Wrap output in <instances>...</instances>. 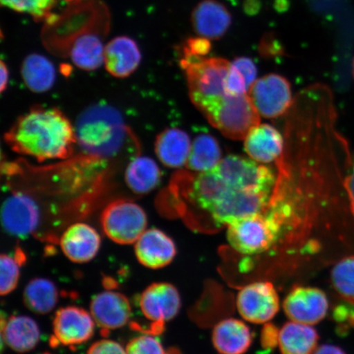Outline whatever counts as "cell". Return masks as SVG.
<instances>
[{"instance_id":"obj_16","label":"cell","mask_w":354,"mask_h":354,"mask_svg":"<svg viewBox=\"0 0 354 354\" xmlns=\"http://www.w3.org/2000/svg\"><path fill=\"white\" fill-rule=\"evenodd\" d=\"M190 20L194 32L211 41L221 39L228 32L232 17L218 0H203L194 8Z\"/></svg>"},{"instance_id":"obj_41","label":"cell","mask_w":354,"mask_h":354,"mask_svg":"<svg viewBox=\"0 0 354 354\" xmlns=\"http://www.w3.org/2000/svg\"><path fill=\"white\" fill-rule=\"evenodd\" d=\"M167 354H180L178 351H176V349H171V351H169Z\"/></svg>"},{"instance_id":"obj_33","label":"cell","mask_w":354,"mask_h":354,"mask_svg":"<svg viewBox=\"0 0 354 354\" xmlns=\"http://www.w3.org/2000/svg\"><path fill=\"white\" fill-rule=\"evenodd\" d=\"M248 91H249V87L245 77L232 63L227 81H225V92L228 95L237 96L248 94Z\"/></svg>"},{"instance_id":"obj_11","label":"cell","mask_w":354,"mask_h":354,"mask_svg":"<svg viewBox=\"0 0 354 354\" xmlns=\"http://www.w3.org/2000/svg\"><path fill=\"white\" fill-rule=\"evenodd\" d=\"M41 209L35 199L25 192H15L3 202L2 225L10 236L26 239L32 234L41 223Z\"/></svg>"},{"instance_id":"obj_42","label":"cell","mask_w":354,"mask_h":354,"mask_svg":"<svg viewBox=\"0 0 354 354\" xmlns=\"http://www.w3.org/2000/svg\"><path fill=\"white\" fill-rule=\"evenodd\" d=\"M353 77H354V60H353Z\"/></svg>"},{"instance_id":"obj_3","label":"cell","mask_w":354,"mask_h":354,"mask_svg":"<svg viewBox=\"0 0 354 354\" xmlns=\"http://www.w3.org/2000/svg\"><path fill=\"white\" fill-rule=\"evenodd\" d=\"M74 127L80 148L92 158H117L133 138L122 113L107 103L88 106L80 113Z\"/></svg>"},{"instance_id":"obj_14","label":"cell","mask_w":354,"mask_h":354,"mask_svg":"<svg viewBox=\"0 0 354 354\" xmlns=\"http://www.w3.org/2000/svg\"><path fill=\"white\" fill-rule=\"evenodd\" d=\"M91 313L102 331L109 333L127 324L131 316L129 299L115 291H104L93 298Z\"/></svg>"},{"instance_id":"obj_34","label":"cell","mask_w":354,"mask_h":354,"mask_svg":"<svg viewBox=\"0 0 354 354\" xmlns=\"http://www.w3.org/2000/svg\"><path fill=\"white\" fill-rule=\"evenodd\" d=\"M210 39L203 37H192L185 42L183 52L197 57H206L211 51Z\"/></svg>"},{"instance_id":"obj_2","label":"cell","mask_w":354,"mask_h":354,"mask_svg":"<svg viewBox=\"0 0 354 354\" xmlns=\"http://www.w3.org/2000/svg\"><path fill=\"white\" fill-rule=\"evenodd\" d=\"M13 151L38 162L66 159L77 144L75 127L56 108L34 107L21 115L6 133Z\"/></svg>"},{"instance_id":"obj_12","label":"cell","mask_w":354,"mask_h":354,"mask_svg":"<svg viewBox=\"0 0 354 354\" xmlns=\"http://www.w3.org/2000/svg\"><path fill=\"white\" fill-rule=\"evenodd\" d=\"M283 308L291 321L313 326L324 319L329 302L326 295L320 289L297 286L286 296Z\"/></svg>"},{"instance_id":"obj_24","label":"cell","mask_w":354,"mask_h":354,"mask_svg":"<svg viewBox=\"0 0 354 354\" xmlns=\"http://www.w3.org/2000/svg\"><path fill=\"white\" fill-rule=\"evenodd\" d=\"M25 86L37 94L50 91L56 81L54 64L46 56L33 53L25 57L21 66Z\"/></svg>"},{"instance_id":"obj_15","label":"cell","mask_w":354,"mask_h":354,"mask_svg":"<svg viewBox=\"0 0 354 354\" xmlns=\"http://www.w3.org/2000/svg\"><path fill=\"white\" fill-rule=\"evenodd\" d=\"M142 60L138 44L126 35L115 37L105 44L104 64L107 72L116 78H126L134 73Z\"/></svg>"},{"instance_id":"obj_35","label":"cell","mask_w":354,"mask_h":354,"mask_svg":"<svg viewBox=\"0 0 354 354\" xmlns=\"http://www.w3.org/2000/svg\"><path fill=\"white\" fill-rule=\"evenodd\" d=\"M232 64L242 73L250 90L252 85L257 81V68L254 62L249 57H241L234 59Z\"/></svg>"},{"instance_id":"obj_22","label":"cell","mask_w":354,"mask_h":354,"mask_svg":"<svg viewBox=\"0 0 354 354\" xmlns=\"http://www.w3.org/2000/svg\"><path fill=\"white\" fill-rule=\"evenodd\" d=\"M212 339L221 354H245L252 344L249 326L234 318L218 322L212 331Z\"/></svg>"},{"instance_id":"obj_27","label":"cell","mask_w":354,"mask_h":354,"mask_svg":"<svg viewBox=\"0 0 354 354\" xmlns=\"http://www.w3.org/2000/svg\"><path fill=\"white\" fill-rule=\"evenodd\" d=\"M59 296L54 282L46 278H35L26 286L24 299L30 311L44 315L55 308Z\"/></svg>"},{"instance_id":"obj_32","label":"cell","mask_w":354,"mask_h":354,"mask_svg":"<svg viewBox=\"0 0 354 354\" xmlns=\"http://www.w3.org/2000/svg\"><path fill=\"white\" fill-rule=\"evenodd\" d=\"M126 351L127 354H167L161 342L149 335H140L131 339Z\"/></svg>"},{"instance_id":"obj_28","label":"cell","mask_w":354,"mask_h":354,"mask_svg":"<svg viewBox=\"0 0 354 354\" xmlns=\"http://www.w3.org/2000/svg\"><path fill=\"white\" fill-rule=\"evenodd\" d=\"M221 161L220 145L214 136L199 135L193 141L187 162L189 170L205 172L214 169Z\"/></svg>"},{"instance_id":"obj_21","label":"cell","mask_w":354,"mask_h":354,"mask_svg":"<svg viewBox=\"0 0 354 354\" xmlns=\"http://www.w3.org/2000/svg\"><path fill=\"white\" fill-rule=\"evenodd\" d=\"M2 343L17 353L32 351L39 342V326L32 318L26 316H12L1 318Z\"/></svg>"},{"instance_id":"obj_36","label":"cell","mask_w":354,"mask_h":354,"mask_svg":"<svg viewBox=\"0 0 354 354\" xmlns=\"http://www.w3.org/2000/svg\"><path fill=\"white\" fill-rule=\"evenodd\" d=\"M87 354H127V351L114 340L102 339L93 344Z\"/></svg>"},{"instance_id":"obj_7","label":"cell","mask_w":354,"mask_h":354,"mask_svg":"<svg viewBox=\"0 0 354 354\" xmlns=\"http://www.w3.org/2000/svg\"><path fill=\"white\" fill-rule=\"evenodd\" d=\"M101 225L106 236L119 245H131L139 240L147 227L145 210L128 199L109 203L101 214Z\"/></svg>"},{"instance_id":"obj_26","label":"cell","mask_w":354,"mask_h":354,"mask_svg":"<svg viewBox=\"0 0 354 354\" xmlns=\"http://www.w3.org/2000/svg\"><path fill=\"white\" fill-rule=\"evenodd\" d=\"M161 171L153 159L146 156L132 158L125 171V181L132 192L148 194L158 187Z\"/></svg>"},{"instance_id":"obj_8","label":"cell","mask_w":354,"mask_h":354,"mask_svg":"<svg viewBox=\"0 0 354 354\" xmlns=\"http://www.w3.org/2000/svg\"><path fill=\"white\" fill-rule=\"evenodd\" d=\"M248 95L260 116L266 118L281 117L289 110L293 101L289 82L277 74L257 80Z\"/></svg>"},{"instance_id":"obj_1","label":"cell","mask_w":354,"mask_h":354,"mask_svg":"<svg viewBox=\"0 0 354 354\" xmlns=\"http://www.w3.org/2000/svg\"><path fill=\"white\" fill-rule=\"evenodd\" d=\"M271 168L252 159L230 155L214 169L190 179L185 198L192 214L210 224V232L268 209L276 188Z\"/></svg>"},{"instance_id":"obj_19","label":"cell","mask_w":354,"mask_h":354,"mask_svg":"<svg viewBox=\"0 0 354 354\" xmlns=\"http://www.w3.org/2000/svg\"><path fill=\"white\" fill-rule=\"evenodd\" d=\"M107 29H96L79 35L69 44L66 54L73 64L86 72H92L104 64V37Z\"/></svg>"},{"instance_id":"obj_40","label":"cell","mask_w":354,"mask_h":354,"mask_svg":"<svg viewBox=\"0 0 354 354\" xmlns=\"http://www.w3.org/2000/svg\"><path fill=\"white\" fill-rule=\"evenodd\" d=\"M0 68H1V88H0V91L3 93L7 88L8 80H10V71H8V66L3 60Z\"/></svg>"},{"instance_id":"obj_5","label":"cell","mask_w":354,"mask_h":354,"mask_svg":"<svg viewBox=\"0 0 354 354\" xmlns=\"http://www.w3.org/2000/svg\"><path fill=\"white\" fill-rule=\"evenodd\" d=\"M183 53L180 66L187 76L190 100L203 113L228 95L225 81L232 63L223 57H203Z\"/></svg>"},{"instance_id":"obj_20","label":"cell","mask_w":354,"mask_h":354,"mask_svg":"<svg viewBox=\"0 0 354 354\" xmlns=\"http://www.w3.org/2000/svg\"><path fill=\"white\" fill-rule=\"evenodd\" d=\"M243 146L252 160L270 163L281 156L284 140L275 127L268 124H259L248 133Z\"/></svg>"},{"instance_id":"obj_4","label":"cell","mask_w":354,"mask_h":354,"mask_svg":"<svg viewBox=\"0 0 354 354\" xmlns=\"http://www.w3.org/2000/svg\"><path fill=\"white\" fill-rule=\"evenodd\" d=\"M293 225L273 207L230 224L227 240L234 250L245 255H260L275 250L292 233Z\"/></svg>"},{"instance_id":"obj_6","label":"cell","mask_w":354,"mask_h":354,"mask_svg":"<svg viewBox=\"0 0 354 354\" xmlns=\"http://www.w3.org/2000/svg\"><path fill=\"white\" fill-rule=\"evenodd\" d=\"M203 114L221 134L232 140H245L248 133L260 124V115L248 94L227 95Z\"/></svg>"},{"instance_id":"obj_39","label":"cell","mask_w":354,"mask_h":354,"mask_svg":"<svg viewBox=\"0 0 354 354\" xmlns=\"http://www.w3.org/2000/svg\"><path fill=\"white\" fill-rule=\"evenodd\" d=\"M313 354H346L342 348L333 344H323L314 351Z\"/></svg>"},{"instance_id":"obj_37","label":"cell","mask_w":354,"mask_h":354,"mask_svg":"<svg viewBox=\"0 0 354 354\" xmlns=\"http://www.w3.org/2000/svg\"><path fill=\"white\" fill-rule=\"evenodd\" d=\"M279 331L272 324H266L262 331V345L264 348L272 349L278 344Z\"/></svg>"},{"instance_id":"obj_43","label":"cell","mask_w":354,"mask_h":354,"mask_svg":"<svg viewBox=\"0 0 354 354\" xmlns=\"http://www.w3.org/2000/svg\"><path fill=\"white\" fill-rule=\"evenodd\" d=\"M43 354H50V353H43Z\"/></svg>"},{"instance_id":"obj_10","label":"cell","mask_w":354,"mask_h":354,"mask_svg":"<svg viewBox=\"0 0 354 354\" xmlns=\"http://www.w3.org/2000/svg\"><path fill=\"white\" fill-rule=\"evenodd\" d=\"M236 306L243 319L263 324L277 315L280 299L272 283L254 282L239 292Z\"/></svg>"},{"instance_id":"obj_31","label":"cell","mask_w":354,"mask_h":354,"mask_svg":"<svg viewBox=\"0 0 354 354\" xmlns=\"http://www.w3.org/2000/svg\"><path fill=\"white\" fill-rule=\"evenodd\" d=\"M56 0H1L3 6L10 10L28 13L35 20L48 21L53 16L52 10Z\"/></svg>"},{"instance_id":"obj_25","label":"cell","mask_w":354,"mask_h":354,"mask_svg":"<svg viewBox=\"0 0 354 354\" xmlns=\"http://www.w3.org/2000/svg\"><path fill=\"white\" fill-rule=\"evenodd\" d=\"M318 339L313 326L292 321L279 331L278 344L282 354H312Z\"/></svg>"},{"instance_id":"obj_30","label":"cell","mask_w":354,"mask_h":354,"mask_svg":"<svg viewBox=\"0 0 354 354\" xmlns=\"http://www.w3.org/2000/svg\"><path fill=\"white\" fill-rule=\"evenodd\" d=\"M26 262V255L20 249L15 256L2 254L0 258L1 279H0V294L2 296L10 294L19 284L21 265Z\"/></svg>"},{"instance_id":"obj_9","label":"cell","mask_w":354,"mask_h":354,"mask_svg":"<svg viewBox=\"0 0 354 354\" xmlns=\"http://www.w3.org/2000/svg\"><path fill=\"white\" fill-rule=\"evenodd\" d=\"M143 315L153 322L150 333H162L165 324L179 313L181 307L178 290L169 283H153L146 288L140 298Z\"/></svg>"},{"instance_id":"obj_17","label":"cell","mask_w":354,"mask_h":354,"mask_svg":"<svg viewBox=\"0 0 354 354\" xmlns=\"http://www.w3.org/2000/svg\"><path fill=\"white\" fill-rule=\"evenodd\" d=\"M137 259L145 267L160 269L172 262L176 254L175 243L158 229H149L136 242Z\"/></svg>"},{"instance_id":"obj_23","label":"cell","mask_w":354,"mask_h":354,"mask_svg":"<svg viewBox=\"0 0 354 354\" xmlns=\"http://www.w3.org/2000/svg\"><path fill=\"white\" fill-rule=\"evenodd\" d=\"M192 144L187 133L178 128H168L155 141V153L167 167L178 168L187 165Z\"/></svg>"},{"instance_id":"obj_29","label":"cell","mask_w":354,"mask_h":354,"mask_svg":"<svg viewBox=\"0 0 354 354\" xmlns=\"http://www.w3.org/2000/svg\"><path fill=\"white\" fill-rule=\"evenodd\" d=\"M330 278L332 285L342 298L354 304V256L346 257L336 263Z\"/></svg>"},{"instance_id":"obj_13","label":"cell","mask_w":354,"mask_h":354,"mask_svg":"<svg viewBox=\"0 0 354 354\" xmlns=\"http://www.w3.org/2000/svg\"><path fill=\"white\" fill-rule=\"evenodd\" d=\"M95 320L82 308L69 306L57 310L53 327L51 344L74 346L88 342L95 331Z\"/></svg>"},{"instance_id":"obj_38","label":"cell","mask_w":354,"mask_h":354,"mask_svg":"<svg viewBox=\"0 0 354 354\" xmlns=\"http://www.w3.org/2000/svg\"><path fill=\"white\" fill-rule=\"evenodd\" d=\"M344 187L347 190L348 201L351 203V207L354 215V159L351 174L344 180Z\"/></svg>"},{"instance_id":"obj_18","label":"cell","mask_w":354,"mask_h":354,"mask_svg":"<svg viewBox=\"0 0 354 354\" xmlns=\"http://www.w3.org/2000/svg\"><path fill=\"white\" fill-rule=\"evenodd\" d=\"M101 239L95 228L86 223H76L66 230L60 238V247L72 262H90L98 254Z\"/></svg>"}]
</instances>
